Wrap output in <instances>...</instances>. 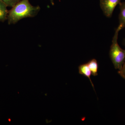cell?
<instances>
[{
  "label": "cell",
  "mask_w": 125,
  "mask_h": 125,
  "mask_svg": "<svg viewBox=\"0 0 125 125\" xmlns=\"http://www.w3.org/2000/svg\"><path fill=\"white\" fill-rule=\"evenodd\" d=\"M40 10L38 6L32 5L29 0H21L9 11L7 18L8 24H15L24 18L35 17Z\"/></svg>",
  "instance_id": "cell-1"
},
{
  "label": "cell",
  "mask_w": 125,
  "mask_h": 125,
  "mask_svg": "<svg viewBox=\"0 0 125 125\" xmlns=\"http://www.w3.org/2000/svg\"><path fill=\"white\" fill-rule=\"evenodd\" d=\"M121 27L118 25L115 32L109 51V56L116 69L121 70L125 61V50L120 46L117 42L118 33Z\"/></svg>",
  "instance_id": "cell-2"
},
{
  "label": "cell",
  "mask_w": 125,
  "mask_h": 125,
  "mask_svg": "<svg viewBox=\"0 0 125 125\" xmlns=\"http://www.w3.org/2000/svg\"><path fill=\"white\" fill-rule=\"evenodd\" d=\"M121 0H100L101 9L105 15L108 18H111L114 9L119 4Z\"/></svg>",
  "instance_id": "cell-3"
},
{
  "label": "cell",
  "mask_w": 125,
  "mask_h": 125,
  "mask_svg": "<svg viewBox=\"0 0 125 125\" xmlns=\"http://www.w3.org/2000/svg\"><path fill=\"white\" fill-rule=\"evenodd\" d=\"M79 72L80 74L84 75L85 77H87L89 79L92 87H93L94 90H95L93 83H92V81L91 80V78H90L92 73L87 63L81 65L79 66Z\"/></svg>",
  "instance_id": "cell-4"
},
{
  "label": "cell",
  "mask_w": 125,
  "mask_h": 125,
  "mask_svg": "<svg viewBox=\"0 0 125 125\" xmlns=\"http://www.w3.org/2000/svg\"><path fill=\"white\" fill-rule=\"evenodd\" d=\"M120 13L119 15V25L123 29L125 27V2L119 4Z\"/></svg>",
  "instance_id": "cell-5"
},
{
  "label": "cell",
  "mask_w": 125,
  "mask_h": 125,
  "mask_svg": "<svg viewBox=\"0 0 125 125\" xmlns=\"http://www.w3.org/2000/svg\"><path fill=\"white\" fill-rule=\"evenodd\" d=\"M90 70L92 74L94 76L98 75V64L96 59H93L89 61L87 63Z\"/></svg>",
  "instance_id": "cell-6"
},
{
  "label": "cell",
  "mask_w": 125,
  "mask_h": 125,
  "mask_svg": "<svg viewBox=\"0 0 125 125\" xmlns=\"http://www.w3.org/2000/svg\"><path fill=\"white\" fill-rule=\"evenodd\" d=\"M7 7L4 2L0 0V21L4 22L7 20L9 13Z\"/></svg>",
  "instance_id": "cell-7"
},
{
  "label": "cell",
  "mask_w": 125,
  "mask_h": 125,
  "mask_svg": "<svg viewBox=\"0 0 125 125\" xmlns=\"http://www.w3.org/2000/svg\"><path fill=\"white\" fill-rule=\"evenodd\" d=\"M7 5V7H13L21 0H0Z\"/></svg>",
  "instance_id": "cell-8"
},
{
  "label": "cell",
  "mask_w": 125,
  "mask_h": 125,
  "mask_svg": "<svg viewBox=\"0 0 125 125\" xmlns=\"http://www.w3.org/2000/svg\"><path fill=\"white\" fill-rule=\"evenodd\" d=\"M118 73L123 79L125 80V61L122 69L118 71Z\"/></svg>",
  "instance_id": "cell-9"
},
{
  "label": "cell",
  "mask_w": 125,
  "mask_h": 125,
  "mask_svg": "<svg viewBox=\"0 0 125 125\" xmlns=\"http://www.w3.org/2000/svg\"><path fill=\"white\" fill-rule=\"evenodd\" d=\"M50 1H51V3L52 4V5H54V0H50Z\"/></svg>",
  "instance_id": "cell-10"
},
{
  "label": "cell",
  "mask_w": 125,
  "mask_h": 125,
  "mask_svg": "<svg viewBox=\"0 0 125 125\" xmlns=\"http://www.w3.org/2000/svg\"><path fill=\"white\" fill-rule=\"evenodd\" d=\"M123 45H124V46H125V38L124 39V40H123Z\"/></svg>",
  "instance_id": "cell-11"
}]
</instances>
